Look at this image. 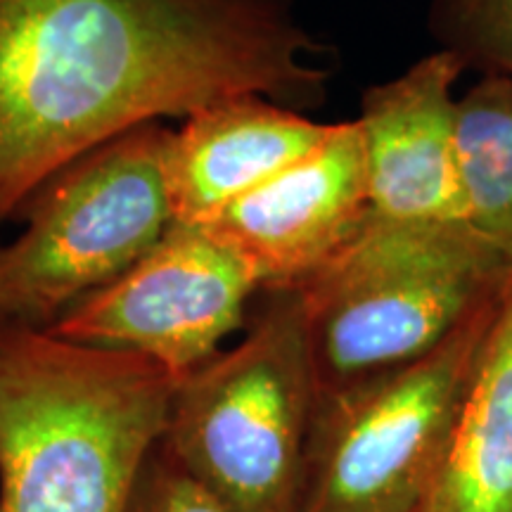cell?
<instances>
[{
    "instance_id": "obj_1",
    "label": "cell",
    "mask_w": 512,
    "mask_h": 512,
    "mask_svg": "<svg viewBox=\"0 0 512 512\" xmlns=\"http://www.w3.org/2000/svg\"><path fill=\"white\" fill-rule=\"evenodd\" d=\"M292 0H0V226L133 128L216 100L328 98Z\"/></svg>"
},
{
    "instance_id": "obj_2",
    "label": "cell",
    "mask_w": 512,
    "mask_h": 512,
    "mask_svg": "<svg viewBox=\"0 0 512 512\" xmlns=\"http://www.w3.org/2000/svg\"><path fill=\"white\" fill-rule=\"evenodd\" d=\"M176 384L131 351L0 325V512H126Z\"/></svg>"
},
{
    "instance_id": "obj_3",
    "label": "cell",
    "mask_w": 512,
    "mask_h": 512,
    "mask_svg": "<svg viewBox=\"0 0 512 512\" xmlns=\"http://www.w3.org/2000/svg\"><path fill=\"white\" fill-rule=\"evenodd\" d=\"M510 268V256L463 219L396 221L370 211L354 238L294 287L320 394L430 354Z\"/></svg>"
},
{
    "instance_id": "obj_4",
    "label": "cell",
    "mask_w": 512,
    "mask_h": 512,
    "mask_svg": "<svg viewBox=\"0 0 512 512\" xmlns=\"http://www.w3.org/2000/svg\"><path fill=\"white\" fill-rule=\"evenodd\" d=\"M318 375L297 290H264L245 337L181 377L162 446L233 512H299Z\"/></svg>"
},
{
    "instance_id": "obj_5",
    "label": "cell",
    "mask_w": 512,
    "mask_h": 512,
    "mask_svg": "<svg viewBox=\"0 0 512 512\" xmlns=\"http://www.w3.org/2000/svg\"><path fill=\"white\" fill-rule=\"evenodd\" d=\"M171 128L138 126L57 171L0 245V325L50 328L126 273L174 223L166 188Z\"/></svg>"
},
{
    "instance_id": "obj_6",
    "label": "cell",
    "mask_w": 512,
    "mask_h": 512,
    "mask_svg": "<svg viewBox=\"0 0 512 512\" xmlns=\"http://www.w3.org/2000/svg\"><path fill=\"white\" fill-rule=\"evenodd\" d=\"M501 290L418 361L318 396L299 512H420Z\"/></svg>"
},
{
    "instance_id": "obj_7",
    "label": "cell",
    "mask_w": 512,
    "mask_h": 512,
    "mask_svg": "<svg viewBox=\"0 0 512 512\" xmlns=\"http://www.w3.org/2000/svg\"><path fill=\"white\" fill-rule=\"evenodd\" d=\"M254 294L259 278L233 247L204 226H171L126 273L46 330L145 356L181 380L245 325Z\"/></svg>"
},
{
    "instance_id": "obj_8",
    "label": "cell",
    "mask_w": 512,
    "mask_h": 512,
    "mask_svg": "<svg viewBox=\"0 0 512 512\" xmlns=\"http://www.w3.org/2000/svg\"><path fill=\"white\" fill-rule=\"evenodd\" d=\"M370 211L361 131L356 121H342L330 124L309 155L204 228L252 266L261 292L294 290L354 238Z\"/></svg>"
},
{
    "instance_id": "obj_9",
    "label": "cell",
    "mask_w": 512,
    "mask_h": 512,
    "mask_svg": "<svg viewBox=\"0 0 512 512\" xmlns=\"http://www.w3.org/2000/svg\"><path fill=\"white\" fill-rule=\"evenodd\" d=\"M463 72L456 55L437 48L363 93L356 124L373 214L396 221H467L453 98Z\"/></svg>"
},
{
    "instance_id": "obj_10",
    "label": "cell",
    "mask_w": 512,
    "mask_h": 512,
    "mask_svg": "<svg viewBox=\"0 0 512 512\" xmlns=\"http://www.w3.org/2000/svg\"><path fill=\"white\" fill-rule=\"evenodd\" d=\"M292 107L264 95L216 100L171 128L166 188L174 223L207 226L230 204L309 155L328 136Z\"/></svg>"
},
{
    "instance_id": "obj_11",
    "label": "cell",
    "mask_w": 512,
    "mask_h": 512,
    "mask_svg": "<svg viewBox=\"0 0 512 512\" xmlns=\"http://www.w3.org/2000/svg\"><path fill=\"white\" fill-rule=\"evenodd\" d=\"M420 512H512V268Z\"/></svg>"
},
{
    "instance_id": "obj_12",
    "label": "cell",
    "mask_w": 512,
    "mask_h": 512,
    "mask_svg": "<svg viewBox=\"0 0 512 512\" xmlns=\"http://www.w3.org/2000/svg\"><path fill=\"white\" fill-rule=\"evenodd\" d=\"M456 155L465 219L512 259V81L479 76L458 98Z\"/></svg>"
},
{
    "instance_id": "obj_13",
    "label": "cell",
    "mask_w": 512,
    "mask_h": 512,
    "mask_svg": "<svg viewBox=\"0 0 512 512\" xmlns=\"http://www.w3.org/2000/svg\"><path fill=\"white\" fill-rule=\"evenodd\" d=\"M427 31L465 69L512 81V0H432Z\"/></svg>"
},
{
    "instance_id": "obj_14",
    "label": "cell",
    "mask_w": 512,
    "mask_h": 512,
    "mask_svg": "<svg viewBox=\"0 0 512 512\" xmlns=\"http://www.w3.org/2000/svg\"><path fill=\"white\" fill-rule=\"evenodd\" d=\"M126 512H233L207 486L190 477L169 458L162 446L155 448L143 467Z\"/></svg>"
}]
</instances>
